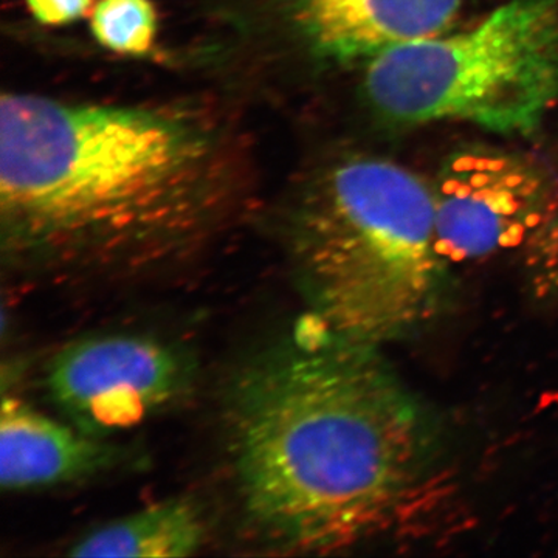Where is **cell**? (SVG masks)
Instances as JSON below:
<instances>
[{
  "label": "cell",
  "instance_id": "7",
  "mask_svg": "<svg viewBox=\"0 0 558 558\" xmlns=\"http://www.w3.org/2000/svg\"><path fill=\"white\" fill-rule=\"evenodd\" d=\"M288 5L312 53L349 64L449 31L464 0H288Z\"/></svg>",
  "mask_w": 558,
  "mask_h": 558
},
{
  "label": "cell",
  "instance_id": "3",
  "mask_svg": "<svg viewBox=\"0 0 558 558\" xmlns=\"http://www.w3.org/2000/svg\"><path fill=\"white\" fill-rule=\"evenodd\" d=\"M289 252L310 314L381 348L418 332L447 303L433 189L398 163L341 161L292 209Z\"/></svg>",
  "mask_w": 558,
  "mask_h": 558
},
{
  "label": "cell",
  "instance_id": "9",
  "mask_svg": "<svg viewBox=\"0 0 558 558\" xmlns=\"http://www.w3.org/2000/svg\"><path fill=\"white\" fill-rule=\"evenodd\" d=\"M205 538L202 510L189 499H168L98 527L78 539L69 556L189 557L202 548Z\"/></svg>",
  "mask_w": 558,
  "mask_h": 558
},
{
  "label": "cell",
  "instance_id": "1",
  "mask_svg": "<svg viewBox=\"0 0 558 558\" xmlns=\"http://www.w3.org/2000/svg\"><path fill=\"white\" fill-rule=\"evenodd\" d=\"M222 410L242 524L275 553L332 554L376 537L438 459L435 422L380 348L311 314L240 366Z\"/></svg>",
  "mask_w": 558,
  "mask_h": 558
},
{
  "label": "cell",
  "instance_id": "2",
  "mask_svg": "<svg viewBox=\"0 0 558 558\" xmlns=\"http://www.w3.org/2000/svg\"><path fill=\"white\" fill-rule=\"evenodd\" d=\"M240 180L229 134L204 110L2 97V247L22 266L61 275L168 266L219 229Z\"/></svg>",
  "mask_w": 558,
  "mask_h": 558
},
{
  "label": "cell",
  "instance_id": "12",
  "mask_svg": "<svg viewBox=\"0 0 558 558\" xmlns=\"http://www.w3.org/2000/svg\"><path fill=\"white\" fill-rule=\"evenodd\" d=\"M28 13L40 25L61 27L89 16L95 0H24Z\"/></svg>",
  "mask_w": 558,
  "mask_h": 558
},
{
  "label": "cell",
  "instance_id": "6",
  "mask_svg": "<svg viewBox=\"0 0 558 558\" xmlns=\"http://www.w3.org/2000/svg\"><path fill=\"white\" fill-rule=\"evenodd\" d=\"M432 189L438 248L450 267L526 247L558 211L548 175L502 149L458 150Z\"/></svg>",
  "mask_w": 558,
  "mask_h": 558
},
{
  "label": "cell",
  "instance_id": "10",
  "mask_svg": "<svg viewBox=\"0 0 558 558\" xmlns=\"http://www.w3.org/2000/svg\"><path fill=\"white\" fill-rule=\"evenodd\" d=\"M89 16L92 35L105 49L132 57L154 49L159 16L153 0H98Z\"/></svg>",
  "mask_w": 558,
  "mask_h": 558
},
{
  "label": "cell",
  "instance_id": "8",
  "mask_svg": "<svg viewBox=\"0 0 558 558\" xmlns=\"http://www.w3.org/2000/svg\"><path fill=\"white\" fill-rule=\"evenodd\" d=\"M116 447L9 398L0 414V484L20 492L72 483L112 469Z\"/></svg>",
  "mask_w": 558,
  "mask_h": 558
},
{
  "label": "cell",
  "instance_id": "11",
  "mask_svg": "<svg viewBox=\"0 0 558 558\" xmlns=\"http://www.w3.org/2000/svg\"><path fill=\"white\" fill-rule=\"evenodd\" d=\"M524 270L537 299L558 296V211L524 247Z\"/></svg>",
  "mask_w": 558,
  "mask_h": 558
},
{
  "label": "cell",
  "instance_id": "4",
  "mask_svg": "<svg viewBox=\"0 0 558 558\" xmlns=\"http://www.w3.org/2000/svg\"><path fill=\"white\" fill-rule=\"evenodd\" d=\"M363 86L392 123L534 134L558 106V0H509L468 31L396 47L368 62Z\"/></svg>",
  "mask_w": 558,
  "mask_h": 558
},
{
  "label": "cell",
  "instance_id": "5",
  "mask_svg": "<svg viewBox=\"0 0 558 558\" xmlns=\"http://www.w3.org/2000/svg\"><path fill=\"white\" fill-rule=\"evenodd\" d=\"M197 366L185 348L148 336L117 333L73 341L51 360L49 398L87 435L134 427L185 398Z\"/></svg>",
  "mask_w": 558,
  "mask_h": 558
}]
</instances>
